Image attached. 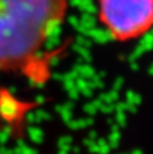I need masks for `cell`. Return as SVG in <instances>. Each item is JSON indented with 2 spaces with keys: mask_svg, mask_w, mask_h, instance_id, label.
<instances>
[{
  "mask_svg": "<svg viewBox=\"0 0 153 154\" xmlns=\"http://www.w3.org/2000/svg\"><path fill=\"white\" fill-rule=\"evenodd\" d=\"M69 8V0H0V72L43 82L49 75L42 51Z\"/></svg>",
  "mask_w": 153,
  "mask_h": 154,
  "instance_id": "cell-1",
  "label": "cell"
},
{
  "mask_svg": "<svg viewBox=\"0 0 153 154\" xmlns=\"http://www.w3.org/2000/svg\"><path fill=\"white\" fill-rule=\"evenodd\" d=\"M96 19L118 43L142 38L153 30V0H95Z\"/></svg>",
  "mask_w": 153,
  "mask_h": 154,
  "instance_id": "cell-2",
  "label": "cell"
}]
</instances>
